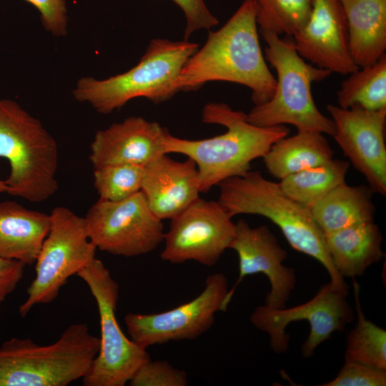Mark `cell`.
<instances>
[{
  "mask_svg": "<svg viewBox=\"0 0 386 386\" xmlns=\"http://www.w3.org/2000/svg\"><path fill=\"white\" fill-rule=\"evenodd\" d=\"M214 81L247 86L255 105L274 94L276 79L259 44L254 0H244L219 29L209 31L204 45L184 66L178 86L179 91H194Z\"/></svg>",
  "mask_w": 386,
  "mask_h": 386,
  "instance_id": "6da1fadb",
  "label": "cell"
},
{
  "mask_svg": "<svg viewBox=\"0 0 386 386\" xmlns=\"http://www.w3.org/2000/svg\"><path fill=\"white\" fill-rule=\"evenodd\" d=\"M4 192H7V185L5 180L4 181L0 179V194Z\"/></svg>",
  "mask_w": 386,
  "mask_h": 386,
  "instance_id": "836d02e7",
  "label": "cell"
},
{
  "mask_svg": "<svg viewBox=\"0 0 386 386\" xmlns=\"http://www.w3.org/2000/svg\"><path fill=\"white\" fill-rule=\"evenodd\" d=\"M386 370L345 360L337 375L321 386H385Z\"/></svg>",
  "mask_w": 386,
  "mask_h": 386,
  "instance_id": "f546056e",
  "label": "cell"
},
{
  "mask_svg": "<svg viewBox=\"0 0 386 386\" xmlns=\"http://www.w3.org/2000/svg\"><path fill=\"white\" fill-rule=\"evenodd\" d=\"M34 6L40 14L45 30L56 37L67 33V9L64 0H24Z\"/></svg>",
  "mask_w": 386,
  "mask_h": 386,
  "instance_id": "4dcf8cb0",
  "label": "cell"
},
{
  "mask_svg": "<svg viewBox=\"0 0 386 386\" xmlns=\"http://www.w3.org/2000/svg\"><path fill=\"white\" fill-rule=\"evenodd\" d=\"M51 224L50 215L14 201L0 202V256L35 263Z\"/></svg>",
  "mask_w": 386,
  "mask_h": 386,
  "instance_id": "d6986e66",
  "label": "cell"
},
{
  "mask_svg": "<svg viewBox=\"0 0 386 386\" xmlns=\"http://www.w3.org/2000/svg\"><path fill=\"white\" fill-rule=\"evenodd\" d=\"M144 166L119 164L94 169V185L99 199L118 202L141 191Z\"/></svg>",
  "mask_w": 386,
  "mask_h": 386,
  "instance_id": "83f0119b",
  "label": "cell"
},
{
  "mask_svg": "<svg viewBox=\"0 0 386 386\" xmlns=\"http://www.w3.org/2000/svg\"><path fill=\"white\" fill-rule=\"evenodd\" d=\"M168 130L142 117H129L96 132L90 147L94 169L129 164L145 166L166 154L164 137Z\"/></svg>",
  "mask_w": 386,
  "mask_h": 386,
  "instance_id": "e0dca14e",
  "label": "cell"
},
{
  "mask_svg": "<svg viewBox=\"0 0 386 386\" xmlns=\"http://www.w3.org/2000/svg\"><path fill=\"white\" fill-rule=\"evenodd\" d=\"M141 191L157 217L172 219L199 198L197 165L162 154L144 166Z\"/></svg>",
  "mask_w": 386,
  "mask_h": 386,
  "instance_id": "ac0fdd59",
  "label": "cell"
},
{
  "mask_svg": "<svg viewBox=\"0 0 386 386\" xmlns=\"http://www.w3.org/2000/svg\"><path fill=\"white\" fill-rule=\"evenodd\" d=\"M350 167L348 162L332 159L320 165L290 174L279 182L290 197L311 209L342 182Z\"/></svg>",
  "mask_w": 386,
  "mask_h": 386,
  "instance_id": "cb8c5ba5",
  "label": "cell"
},
{
  "mask_svg": "<svg viewBox=\"0 0 386 386\" xmlns=\"http://www.w3.org/2000/svg\"><path fill=\"white\" fill-rule=\"evenodd\" d=\"M198 46L187 40L154 39L138 64L129 70L104 79H79L73 90L74 97L104 114L138 97L154 104L169 100L179 91L181 71Z\"/></svg>",
  "mask_w": 386,
  "mask_h": 386,
  "instance_id": "5b68a950",
  "label": "cell"
},
{
  "mask_svg": "<svg viewBox=\"0 0 386 386\" xmlns=\"http://www.w3.org/2000/svg\"><path fill=\"white\" fill-rule=\"evenodd\" d=\"M219 202L233 217L257 214L269 219L282 231L296 251L317 260L327 270L330 282L344 290L348 286L336 270L328 253L325 234L315 222L310 209L290 197L279 182L266 179L259 171L222 182Z\"/></svg>",
  "mask_w": 386,
  "mask_h": 386,
  "instance_id": "3957f363",
  "label": "cell"
},
{
  "mask_svg": "<svg viewBox=\"0 0 386 386\" xmlns=\"http://www.w3.org/2000/svg\"><path fill=\"white\" fill-rule=\"evenodd\" d=\"M25 266L21 262L0 256V307L21 280Z\"/></svg>",
  "mask_w": 386,
  "mask_h": 386,
  "instance_id": "d6a6232c",
  "label": "cell"
},
{
  "mask_svg": "<svg viewBox=\"0 0 386 386\" xmlns=\"http://www.w3.org/2000/svg\"><path fill=\"white\" fill-rule=\"evenodd\" d=\"M88 286L98 307L101 336L98 354L82 378L84 386H124L150 360L147 349L129 339L116 317L119 287L96 257L76 274Z\"/></svg>",
  "mask_w": 386,
  "mask_h": 386,
  "instance_id": "ba28073f",
  "label": "cell"
},
{
  "mask_svg": "<svg viewBox=\"0 0 386 386\" xmlns=\"http://www.w3.org/2000/svg\"><path fill=\"white\" fill-rule=\"evenodd\" d=\"M335 124L333 137L374 193L386 194V109L326 107Z\"/></svg>",
  "mask_w": 386,
  "mask_h": 386,
  "instance_id": "5bb4252c",
  "label": "cell"
},
{
  "mask_svg": "<svg viewBox=\"0 0 386 386\" xmlns=\"http://www.w3.org/2000/svg\"><path fill=\"white\" fill-rule=\"evenodd\" d=\"M51 224L35 262L36 275L27 289V298L19 313L26 317L36 305L56 299L68 279L76 274L96 257L85 218L65 207L54 208Z\"/></svg>",
  "mask_w": 386,
  "mask_h": 386,
  "instance_id": "9c48e42d",
  "label": "cell"
},
{
  "mask_svg": "<svg viewBox=\"0 0 386 386\" xmlns=\"http://www.w3.org/2000/svg\"><path fill=\"white\" fill-rule=\"evenodd\" d=\"M228 291L225 275L214 273L207 277L202 292L189 302L159 313H128L124 322L130 339L145 349L194 340L212 327L217 312L227 310Z\"/></svg>",
  "mask_w": 386,
  "mask_h": 386,
  "instance_id": "7c38bea8",
  "label": "cell"
},
{
  "mask_svg": "<svg viewBox=\"0 0 386 386\" xmlns=\"http://www.w3.org/2000/svg\"><path fill=\"white\" fill-rule=\"evenodd\" d=\"M349 75L337 91L339 107L372 111L386 109V54Z\"/></svg>",
  "mask_w": 386,
  "mask_h": 386,
  "instance_id": "d4e9b609",
  "label": "cell"
},
{
  "mask_svg": "<svg viewBox=\"0 0 386 386\" xmlns=\"http://www.w3.org/2000/svg\"><path fill=\"white\" fill-rule=\"evenodd\" d=\"M324 134L297 132L274 142L262 157L268 172L282 179L324 164L333 158V150Z\"/></svg>",
  "mask_w": 386,
  "mask_h": 386,
  "instance_id": "603a6c76",
  "label": "cell"
},
{
  "mask_svg": "<svg viewBox=\"0 0 386 386\" xmlns=\"http://www.w3.org/2000/svg\"><path fill=\"white\" fill-rule=\"evenodd\" d=\"M373 194L369 186H350L344 181L310 209L312 217L325 234L373 221Z\"/></svg>",
  "mask_w": 386,
  "mask_h": 386,
  "instance_id": "7402d4cb",
  "label": "cell"
},
{
  "mask_svg": "<svg viewBox=\"0 0 386 386\" xmlns=\"http://www.w3.org/2000/svg\"><path fill=\"white\" fill-rule=\"evenodd\" d=\"M259 30L293 36L307 23L312 0H254Z\"/></svg>",
  "mask_w": 386,
  "mask_h": 386,
  "instance_id": "4316f807",
  "label": "cell"
},
{
  "mask_svg": "<svg viewBox=\"0 0 386 386\" xmlns=\"http://www.w3.org/2000/svg\"><path fill=\"white\" fill-rule=\"evenodd\" d=\"M172 1L181 9L185 16L184 40H188L198 30H209L219 24L218 19L209 10L204 0Z\"/></svg>",
  "mask_w": 386,
  "mask_h": 386,
  "instance_id": "1f68e13d",
  "label": "cell"
},
{
  "mask_svg": "<svg viewBox=\"0 0 386 386\" xmlns=\"http://www.w3.org/2000/svg\"><path fill=\"white\" fill-rule=\"evenodd\" d=\"M0 157L10 164L9 194L41 202L56 192V140L37 118L7 99H0Z\"/></svg>",
  "mask_w": 386,
  "mask_h": 386,
  "instance_id": "52a82bcc",
  "label": "cell"
},
{
  "mask_svg": "<svg viewBox=\"0 0 386 386\" xmlns=\"http://www.w3.org/2000/svg\"><path fill=\"white\" fill-rule=\"evenodd\" d=\"M202 122L220 124L227 131L211 138L191 140L164 137L166 154L185 155L197 165L201 192H207L227 179L251 170V163L263 157L272 145L289 135L285 125L261 127L246 120V113L233 110L224 103L210 102L202 111Z\"/></svg>",
  "mask_w": 386,
  "mask_h": 386,
  "instance_id": "7a4b0ae2",
  "label": "cell"
},
{
  "mask_svg": "<svg viewBox=\"0 0 386 386\" xmlns=\"http://www.w3.org/2000/svg\"><path fill=\"white\" fill-rule=\"evenodd\" d=\"M325 239L331 260L343 278L362 275L385 256L383 237L374 220L325 234Z\"/></svg>",
  "mask_w": 386,
  "mask_h": 386,
  "instance_id": "44dd1931",
  "label": "cell"
},
{
  "mask_svg": "<svg viewBox=\"0 0 386 386\" xmlns=\"http://www.w3.org/2000/svg\"><path fill=\"white\" fill-rule=\"evenodd\" d=\"M352 283L357 324L347 335L345 360L386 370V331L365 317L359 297L360 286L354 279Z\"/></svg>",
  "mask_w": 386,
  "mask_h": 386,
  "instance_id": "484cf974",
  "label": "cell"
},
{
  "mask_svg": "<svg viewBox=\"0 0 386 386\" xmlns=\"http://www.w3.org/2000/svg\"><path fill=\"white\" fill-rule=\"evenodd\" d=\"M259 31L266 43L265 58L277 72L276 87L269 100L246 114V120L261 127L292 124L297 132L333 136L334 122L318 109L311 91L312 82L322 81L332 73L307 63L290 36L281 38L272 31Z\"/></svg>",
  "mask_w": 386,
  "mask_h": 386,
  "instance_id": "277c9868",
  "label": "cell"
},
{
  "mask_svg": "<svg viewBox=\"0 0 386 386\" xmlns=\"http://www.w3.org/2000/svg\"><path fill=\"white\" fill-rule=\"evenodd\" d=\"M219 201L198 198L177 216L164 232L161 259L172 264L195 261L211 267L229 249L235 223Z\"/></svg>",
  "mask_w": 386,
  "mask_h": 386,
  "instance_id": "4fadbf2b",
  "label": "cell"
},
{
  "mask_svg": "<svg viewBox=\"0 0 386 386\" xmlns=\"http://www.w3.org/2000/svg\"><path fill=\"white\" fill-rule=\"evenodd\" d=\"M355 64L364 67L377 61L386 50V0H340Z\"/></svg>",
  "mask_w": 386,
  "mask_h": 386,
  "instance_id": "ffe728a7",
  "label": "cell"
},
{
  "mask_svg": "<svg viewBox=\"0 0 386 386\" xmlns=\"http://www.w3.org/2000/svg\"><path fill=\"white\" fill-rule=\"evenodd\" d=\"M99 345L83 323L48 345L12 337L0 346V386H66L86 375Z\"/></svg>",
  "mask_w": 386,
  "mask_h": 386,
  "instance_id": "8992f818",
  "label": "cell"
},
{
  "mask_svg": "<svg viewBox=\"0 0 386 386\" xmlns=\"http://www.w3.org/2000/svg\"><path fill=\"white\" fill-rule=\"evenodd\" d=\"M84 218L90 241L113 255L146 254L164 240L162 220L152 213L142 191L118 202L99 199Z\"/></svg>",
  "mask_w": 386,
  "mask_h": 386,
  "instance_id": "30bf717a",
  "label": "cell"
},
{
  "mask_svg": "<svg viewBox=\"0 0 386 386\" xmlns=\"http://www.w3.org/2000/svg\"><path fill=\"white\" fill-rule=\"evenodd\" d=\"M131 386H185L188 385L187 373L174 367L166 360L144 362L129 382Z\"/></svg>",
  "mask_w": 386,
  "mask_h": 386,
  "instance_id": "f1b7e54d",
  "label": "cell"
},
{
  "mask_svg": "<svg viewBox=\"0 0 386 386\" xmlns=\"http://www.w3.org/2000/svg\"><path fill=\"white\" fill-rule=\"evenodd\" d=\"M229 249L237 254L239 276L228 291L226 305L228 306L237 287L245 277L262 273L268 278L271 287L264 305L275 309L285 307L297 279L295 270L283 264L287 252L269 228L266 225L252 227L244 219H239L235 223L234 234Z\"/></svg>",
  "mask_w": 386,
  "mask_h": 386,
  "instance_id": "9a60e30c",
  "label": "cell"
},
{
  "mask_svg": "<svg viewBox=\"0 0 386 386\" xmlns=\"http://www.w3.org/2000/svg\"><path fill=\"white\" fill-rule=\"evenodd\" d=\"M347 290L330 282L322 285L312 299L297 306L279 309L264 305L257 307L250 315V322L269 335L271 348L279 354L286 352L289 347L287 326L293 322L307 320L310 332L301 351L304 357L309 358L332 333L342 331L353 320L354 313L347 300Z\"/></svg>",
  "mask_w": 386,
  "mask_h": 386,
  "instance_id": "8fae6325",
  "label": "cell"
},
{
  "mask_svg": "<svg viewBox=\"0 0 386 386\" xmlns=\"http://www.w3.org/2000/svg\"><path fill=\"white\" fill-rule=\"evenodd\" d=\"M292 39L298 54L319 68L344 75L359 69L350 53L347 25L340 0H312L307 23Z\"/></svg>",
  "mask_w": 386,
  "mask_h": 386,
  "instance_id": "2e32d148",
  "label": "cell"
}]
</instances>
